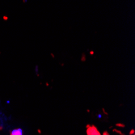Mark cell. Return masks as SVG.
Listing matches in <instances>:
<instances>
[{
    "mask_svg": "<svg viewBox=\"0 0 135 135\" xmlns=\"http://www.w3.org/2000/svg\"><path fill=\"white\" fill-rule=\"evenodd\" d=\"M87 135H100V133L99 132V130L94 125L87 126Z\"/></svg>",
    "mask_w": 135,
    "mask_h": 135,
    "instance_id": "1",
    "label": "cell"
},
{
    "mask_svg": "<svg viewBox=\"0 0 135 135\" xmlns=\"http://www.w3.org/2000/svg\"><path fill=\"white\" fill-rule=\"evenodd\" d=\"M23 133H22V130L21 129H17V130H12L11 133V135H22Z\"/></svg>",
    "mask_w": 135,
    "mask_h": 135,
    "instance_id": "2",
    "label": "cell"
},
{
    "mask_svg": "<svg viewBox=\"0 0 135 135\" xmlns=\"http://www.w3.org/2000/svg\"><path fill=\"white\" fill-rule=\"evenodd\" d=\"M116 126H120V127H125V125H123V124H116Z\"/></svg>",
    "mask_w": 135,
    "mask_h": 135,
    "instance_id": "3",
    "label": "cell"
},
{
    "mask_svg": "<svg viewBox=\"0 0 135 135\" xmlns=\"http://www.w3.org/2000/svg\"><path fill=\"white\" fill-rule=\"evenodd\" d=\"M134 130H132L131 131H130V134H134Z\"/></svg>",
    "mask_w": 135,
    "mask_h": 135,
    "instance_id": "4",
    "label": "cell"
}]
</instances>
